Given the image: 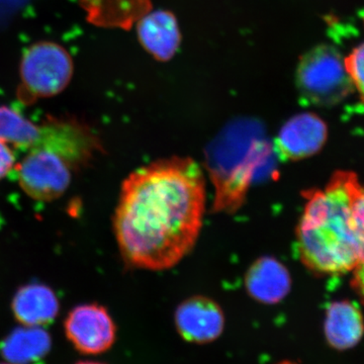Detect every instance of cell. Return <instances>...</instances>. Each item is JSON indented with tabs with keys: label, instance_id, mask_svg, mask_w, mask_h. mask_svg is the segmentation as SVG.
<instances>
[{
	"label": "cell",
	"instance_id": "obj_14",
	"mask_svg": "<svg viewBox=\"0 0 364 364\" xmlns=\"http://www.w3.org/2000/svg\"><path fill=\"white\" fill-rule=\"evenodd\" d=\"M324 334L328 344L336 350L355 347L364 336L360 309L348 299L333 301L326 310Z\"/></svg>",
	"mask_w": 364,
	"mask_h": 364
},
{
	"label": "cell",
	"instance_id": "obj_15",
	"mask_svg": "<svg viewBox=\"0 0 364 364\" xmlns=\"http://www.w3.org/2000/svg\"><path fill=\"white\" fill-rule=\"evenodd\" d=\"M90 25L130 30L152 9L151 0H79Z\"/></svg>",
	"mask_w": 364,
	"mask_h": 364
},
{
	"label": "cell",
	"instance_id": "obj_6",
	"mask_svg": "<svg viewBox=\"0 0 364 364\" xmlns=\"http://www.w3.org/2000/svg\"><path fill=\"white\" fill-rule=\"evenodd\" d=\"M33 148H45L61 155L78 171L102 150V144L90 127L76 117L49 116L39 124V136Z\"/></svg>",
	"mask_w": 364,
	"mask_h": 364
},
{
	"label": "cell",
	"instance_id": "obj_7",
	"mask_svg": "<svg viewBox=\"0 0 364 364\" xmlns=\"http://www.w3.org/2000/svg\"><path fill=\"white\" fill-rule=\"evenodd\" d=\"M21 189L33 200L51 202L65 193L75 172L65 158L45 148H33L18 165Z\"/></svg>",
	"mask_w": 364,
	"mask_h": 364
},
{
	"label": "cell",
	"instance_id": "obj_11",
	"mask_svg": "<svg viewBox=\"0 0 364 364\" xmlns=\"http://www.w3.org/2000/svg\"><path fill=\"white\" fill-rule=\"evenodd\" d=\"M249 296L264 305H275L286 299L291 289L289 269L277 258L264 256L254 261L245 275Z\"/></svg>",
	"mask_w": 364,
	"mask_h": 364
},
{
	"label": "cell",
	"instance_id": "obj_19",
	"mask_svg": "<svg viewBox=\"0 0 364 364\" xmlns=\"http://www.w3.org/2000/svg\"><path fill=\"white\" fill-rule=\"evenodd\" d=\"M344 64L352 85L364 100V43L345 57Z\"/></svg>",
	"mask_w": 364,
	"mask_h": 364
},
{
	"label": "cell",
	"instance_id": "obj_22",
	"mask_svg": "<svg viewBox=\"0 0 364 364\" xmlns=\"http://www.w3.org/2000/svg\"><path fill=\"white\" fill-rule=\"evenodd\" d=\"M277 364H299V363H294V361H291V360H284V361H282V363H279Z\"/></svg>",
	"mask_w": 364,
	"mask_h": 364
},
{
	"label": "cell",
	"instance_id": "obj_20",
	"mask_svg": "<svg viewBox=\"0 0 364 364\" xmlns=\"http://www.w3.org/2000/svg\"><path fill=\"white\" fill-rule=\"evenodd\" d=\"M16 168V155L11 145L0 141V181Z\"/></svg>",
	"mask_w": 364,
	"mask_h": 364
},
{
	"label": "cell",
	"instance_id": "obj_8",
	"mask_svg": "<svg viewBox=\"0 0 364 364\" xmlns=\"http://www.w3.org/2000/svg\"><path fill=\"white\" fill-rule=\"evenodd\" d=\"M68 341L81 354L97 355L112 348L117 339V325L105 306L83 304L72 309L64 321Z\"/></svg>",
	"mask_w": 364,
	"mask_h": 364
},
{
	"label": "cell",
	"instance_id": "obj_21",
	"mask_svg": "<svg viewBox=\"0 0 364 364\" xmlns=\"http://www.w3.org/2000/svg\"><path fill=\"white\" fill-rule=\"evenodd\" d=\"M75 364H104L100 363H97V361H90V360H85V361H79V363Z\"/></svg>",
	"mask_w": 364,
	"mask_h": 364
},
{
	"label": "cell",
	"instance_id": "obj_10",
	"mask_svg": "<svg viewBox=\"0 0 364 364\" xmlns=\"http://www.w3.org/2000/svg\"><path fill=\"white\" fill-rule=\"evenodd\" d=\"M177 332L195 344H207L221 336L225 328V315L214 299L205 296L186 299L174 314Z\"/></svg>",
	"mask_w": 364,
	"mask_h": 364
},
{
	"label": "cell",
	"instance_id": "obj_2",
	"mask_svg": "<svg viewBox=\"0 0 364 364\" xmlns=\"http://www.w3.org/2000/svg\"><path fill=\"white\" fill-rule=\"evenodd\" d=\"M363 184L356 172L337 170L324 188L301 193L305 198L296 226L299 259L316 275L351 273L358 261L354 208Z\"/></svg>",
	"mask_w": 364,
	"mask_h": 364
},
{
	"label": "cell",
	"instance_id": "obj_1",
	"mask_svg": "<svg viewBox=\"0 0 364 364\" xmlns=\"http://www.w3.org/2000/svg\"><path fill=\"white\" fill-rule=\"evenodd\" d=\"M205 205L207 181L191 158H166L132 172L114 215L124 262L152 272L176 267L198 241Z\"/></svg>",
	"mask_w": 364,
	"mask_h": 364
},
{
	"label": "cell",
	"instance_id": "obj_13",
	"mask_svg": "<svg viewBox=\"0 0 364 364\" xmlns=\"http://www.w3.org/2000/svg\"><path fill=\"white\" fill-rule=\"evenodd\" d=\"M11 310L16 320L26 327H44L58 316L59 299L51 287L28 284L14 294Z\"/></svg>",
	"mask_w": 364,
	"mask_h": 364
},
{
	"label": "cell",
	"instance_id": "obj_18",
	"mask_svg": "<svg viewBox=\"0 0 364 364\" xmlns=\"http://www.w3.org/2000/svg\"><path fill=\"white\" fill-rule=\"evenodd\" d=\"M354 221L358 238V261L351 272L350 286L364 305V184L355 203Z\"/></svg>",
	"mask_w": 364,
	"mask_h": 364
},
{
	"label": "cell",
	"instance_id": "obj_23",
	"mask_svg": "<svg viewBox=\"0 0 364 364\" xmlns=\"http://www.w3.org/2000/svg\"><path fill=\"white\" fill-rule=\"evenodd\" d=\"M0 364H13V363H0Z\"/></svg>",
	"mask_w": 364,
	"mask_h": 364
},
{
	"label": "cell",
	"instance_id": "obj_9",
	"mask_svg": "<svg viewBox=\"0 0 364 364\" xmlns=\"http://www.w3.org/2000/svg\"><path fill=\"white\" fill-rule=\"evenodd\" d=\"M328 139V127L313 112H303L289 119L275 139V150L284 160L299 161L318 154Z\"/></svg>",
	"mask_w": 364,
	"mask_h": 364
},
{
	"label": "cell",
	"instance_id": "obj_4",
	"mask_svg": "<svg viewBox=\"0 0 364 364\" xmlns=\"http://www.w3.org/2000/svg\"><path fill=\"white\" fill-rule=\"evenodd\" d=\"M73 72V60L63 46L51 41L35 43L21 57L18 98L32 105L58 95L70 83Z\"/></svg>",
	"mask_w": 364,
	"mask_h": 364
},
{
	"label": "cell",
	"instance_id": "obj_17",
	"mask_svg": "<svg viewBox=\"0 0 364 364\" xmlns=\"http://www.w3.org/2000/svg\"><path fill=\"white\" fill-rule=\"evenodd\" d=\"M39 136V124L32 123L20 112L0 107V141L18 149L30 150Z\"/></svg>",
	"mask_w": 364,
	"mask_h": 364
},
{
	"label": "cell",
	"instance_id": "obj_3",
	"mask_svg": "<svg viewBox=\"0 0 364 364\" xmlns=\"http://www.w3.org/2000/svg\"><path fill=\"white\" fill-rule=\"evenodd\" d=\"M273 148L257 122L230 124L205 150V167L214 184V210L234 213L243 205L259 171H265Z\"/></svg>",
	"mask_w": 364,
	"mask_h": 364
},
{
	"label": "cell",
	"instance_id": "obj_16",
	"mask_svg": "<svg viewBox=\"0 0 364 364\" xmlns=\"http://www.w3.org/2000/svg\"><path fill=\"white\" fill-rule=\"evenodd\" d=\"M51 346V336L42 327L23 326L0 342V355L6 363L30 364L47 356Z\"/></svg>",
	"mask_w": 364,
	"mask_h": 364
},
{
	"label": "cell",
	"instance_id": "obj_5",
	"mask_svg": "<svg viewBox=\"0 0 364 364\" xmlns=\"http://www.w3.org/2000/svg\"><path fill=\"white\" fill-rule=\"evenodd\" d=\"M296 79L301 97L321 107L339 104L354 88L341 53L329 45L317 46L301 57Z\"/></svg>",
	"mask_w": 364,
	"mask_h": 364
},
{
	"label": "cell",
	"instance_id": "obj_12",
	"mask_svg": "<svg viewBox=\"0 0 364 364\" xmlns=\"http://www.w3.org/2000/svg\"><path fill=\"white\" fill-rule=\"evenodd\" d=\"M141 45L159 61H168L181 45V32L173 14L150 11L136 23Z\"/></svg>",
	"mask_w": 364,
	"mask_h": 364
}]
</instances>
